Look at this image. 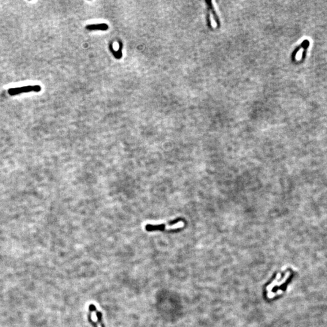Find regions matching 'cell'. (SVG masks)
<instances>
[{"mask_svg":"<svg viewBox=\"0 0 327 327\" xmlns=\"http://www.w3.org/2000/svg\"><path fill=\"white\" fill-rule=\"evenodd\" d=\"M87 28L91 30H106L108 28V26L106 24H94V25H90L87 26Z\"/></svg>","mask_w":327,"mask_h":327,"instance_id":"5b68a950","label":"cell"},{"mask_svg":"<svg viewBox=\"0 0 327 327\" xmlns=\"http://www.w3.org/2000/svg\"><path fill=\"white\" fill-rule=\"evenodd\" d=\"M205 2L207 4V7L210 9V10L212 11V14H213V17L214 18V20L215 21V22L217 24V27H220V21H219V18L218 17L216 13V11L215 10V8L212 4V1H208V0H206L205 1Z\"/></svg>","mask_w":327,"mask_h":327,"instance_id":"277c9868","label":"cell"},{"mask_svg":"<svg viewBox=\"0 0 327 327\" xmlns=\"http://www.w3.org/2000/svg\"><path fill=\"white\" fill-rule=\"evenodd\" d=\"M41 90V87L38 85H27L21 87L12 88L8 90V93L11 96H15L21 93H28L30 92H39Z\"/></svg>","mask_w":327,"mask_h":327,"instance_id":"7a4b0ae2","label":"cell"},{"mask_svg":"<svg viewBox=\"0 0 327 327\" xmlns=\"http://www.w3.org/2000/svg\"><path fill=\"white\" fill-rule=\"evenodd\" d=\"M207 23L208 26L211 27V21H210V9L209 7L207 8Z\"/></svg>","mask_w":327,"mask_h":327,"instance_id":"ba28073f","label":"cell"},{"mask_svg":"<svg viewBox=\"0 0 327 327\" xmlns=\"http://www.w3.org/2000/svg\"><path fill=\"white\" fill-rule=\"evenodd\" d=\"M92 313H93V312L91 311H89V313H88V320L89 322L93 326V327H98V323L92 321Z\"/></svg>","mask_w":327,"mask_h":327,"instance_id":"52a82bcc","label":"cell"},{"mask_svg":"<svg viewBox=\"0 0 327 327\" xmlns=\"http://www.w3.org/2000/svg\"><path fill=\"white\" fill-rule=\"evenodd\" d=\"M289 274H290V272L287 273V274L285 275V277H284L283 278V279L282 280V281L280 280V282H278V280L279 279V278H280V274L279 273V274L277 275L276 279L272 282V284H271L270 285H269L267 287V291H268V292H269L268 293H270V291L272 290V289H273V288H274L276 285H280V284H284V283L285 282V280H287V278L288 277V275H289Z\"/></svg>","mask_w":327,"mask_h":327,"instance_id":"3957f363","label":"cell"},{"mask_svg":"<svg viewBox=\"0 0 327 327\" xmlns=\"http://www.w3.org/2000/svg\"><path fill=\"white\" fill-rule=\"evenodd\" d=\"M185 225L184 222L181 219H176L168 224H160V225H151L148 224L145 226V230L147 231H164L166 230H176L181 228Z\"/></svg>","mask_w":327,"mask_h":327,"instance_id":"6da1fadb","label":"cell"},{"mask_svg":"<svg viewBox=\"0 0 327 327\" xmlns=\"http://www.w3.org/2000/svg\"><path fill=\"white\" fill-rule=\"evenodd\" d=\"M94 312L96 313V317L98 318V322L100 324V325L101 327H106L104 323H103V314L101 312L97 310L96 306L94 308Z\"/></svg>","mask_w":327,"mask_h":327,"instance_id":"8992f818","label":"cell"}]
</instances>
